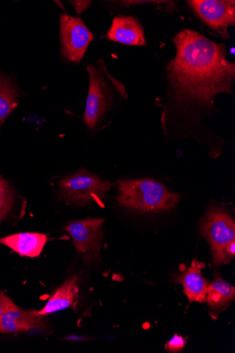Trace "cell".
<instances>
[{"label":"cell","mask_w":235,"mask_h":353,"mask_svg":"<svg viewBox=\"0 0 235 353\" xmlns=\"http://www.w3.org/2000/svg\"><path fill=\"white\" fill-rule=\"evenodd\" d=\"M19 91L12 81L0 75V125L18 105Z\"/></svg>","instance_id":"5bb4252c"},{"label":"cell","mask_w":235,"mask_h":353,"mask_svg":"<svg viewBox=\"0 0 235 353\" xmlns=\"http://www.w3.org/2000/svg\"><path fill=\"white\" fill-rule=\"evenodd\" d=\"M106 38L127 46H147L142 24L136 17L132 16H119L114 18Z\"/></svg>","instance_id":"30bf717a"},{"label":"cell","mask_w":235,"mask_h":353,"mask_svg":"<svg viewBox=\"0 0 235 353\" xmlns=\"http://www.w3.org/2000/svg\"><path fill=\"white\" fill-rule=\"evenodd\" d=\"M234 296V287L218 277L215 282L209 285L206 300L210 307L218 308L229 303Z\"/></svg>","instance_id":"9a60e30c"},{"label":"cell","mask_w":235,"mask_h":353,"mask_svg":"<svg viewBox=\"0 0 235 353\" xmlns=\"http://www.w3.org/2000/svg\"><path fill=\"white\" fill-rule=\"evenodd\" d=\"M186 344L185 339L176 334L170 341L165 343V349L170 352H180L184 349Z\"/></svg>","instance_id":"e0dca14e"},{"label":"cell","mask_w":235,"mask_h":353,"mask_svg":"<svg viewBox=\"0 0 235 353\" xmlns=\"http://www.w3.org/2000/svg\"><path fill=\"white\" fill-rule=\"evenodd\" d=\"M49 239L40 233H20L0 238V244L9 247L21 256L34 259L40 256Z\"/></svg>","instance_id":"7c38bea8"},{"label":"cell","mask_w":235,"mask_h":353,"mask_svg":"<svg viewBox=\"0 0 235 353\" xmlns=\"http://www.w3.org/2000/svg\"><path fill=\"white\" fill-rule=\"evenodd\" d=\"M60 38L63 58L77 63L84 57L94 36L81 18L61 14Z\"/></svg>","instance_id":"8992f818"},{"label":"cell","mask_w":235,"mask_h":353,"mask_svg":"<svg viewBox=\"0 0 235 353\" xmlns=\"http://www.w3.org/2000/svg\"><path fill=\"white\" fill-rule=\"evenodd\" d=\"M172 41L176 55L164 68L162 121L172 113L198 119L215 110L218 94H233L235 63L227 59L225 44L194 30L180 31Z\"/></svg>","instance_id":"6da1fadb"},{"label":"cell","mask_w":235,"mask_h":353,"mask_svg":"<svg viewBox=\"0 0 235 353\" xmlns=\"http://www.w3.org/2000/svg\"><path fill=\"white\" fill-rule=\"evenodd\" d=\"M187 3L201 21L224 39H229L228 29L235 24L234 0H192Z\"/></svg>","instance_id":"ba28073f"},{"label":"cell","mask_w":235,"mask_h":353,"mask_svg":"<svg viewBox=\"0 0 235 353\" xmlns=\"http://www.w3.org/2000/svg\"><path fill=\"white\" fill-rule=\"evenodd\" d=\"M90 77L89 91L84 121L94 130L112 106L116 95L127 99L125 85L110 74L103 59L87 68Z\"/></svg>","instance_id":"7a4b0ae2"},{"label":"cell","mask_w":235,"mask_h":353,"mask_svg":"<svg viewBox=\"0 0 235 353\" xmlns=\"http://www.w3.org/2000/svg\"><path fill=\"white\" fill-rule=\"evenodd\" d=\"M14 201V192L10 183L0 175V223L11 212Z\"/></svg>","instance_id":"2e32d148"},{"label":"cell","mask_w":235,"mask_h":353,"mask_svg":"<svg viewBox=\"0 0 235 353\" xmlns=\"http://www.w3.org/2000/svg\"><path fill=\"white\" fill-rule=\"evenodd\" d=\"M45 316L36 310L19 307L0 316V333L12 334L45 330Z\"/></svg>","instance_id":"9c48e42d"},{"label":"cell","mask_w":235,"mask_h":353,"mask_svg":"<svg viewBox=\"0 0 235 353\" xmlns=\"http://www.w3.org/2000/svg\"><path fill=\"white\" fill-rule=\"evenodd\" d=\"M79 292L78 277L74 275L66 279L57 288L47 304L41 310L39 311V313L45 316L70 307L75 308Z\"/></svg>","instance_id":"4fadbf2b"},{"label":"cell","mask_w":235,"mask_h":353,"mask_svg":"<svg viewBox=\"0 0 235 353\" xmlns=\"http://www.w3.org/2000/svg\"><path fill=\"white\" fill-rule=\"evenodd\" d=\"M59 185L63 200L83 205L93 202L103 205V199L114 184L81 169L63 179Z\"/></svg>","instance_id":"277c9868"},{"label":"cell","mask_w":235,"mask_h":353,"mask_svg":"<svg viewBox=\"0 0 235 353\" xmlns=\"http://www.w3.org/2000/svg\"><path fill=\"white\" fill-rule=\"evenodd\" d=\"M200 231L211 245L213 259L235 241V224L232 217L217 206H210L201 221Z\"/></svg>","instance_id":"52a82bcc"},{"label":"cell","mask_w":235,"mask_h":353,"mask_svg":"<svg viewBox=\"0 0 235 353\" xmlns=\"http://www.w3.org/2000/svg\"><path fill=\"white\" fill-rule=\"evenodd\" d=\"M205 266V264L194 259L184 274L175 276L176 282L183 285V292L190 303L206 301L210 285L201 274V269Z\"/></svg>","instance_id":"8fae6325"},{"label":"cell","mask_w":235,"mask_h":353,"mask_svg":"<svg viewBox=\"0 0 235 353\" xmlns=\"http://www.w3.org/2000/svg\"><path fill=\"white\" fill-rule=\"evenodd\" d=\"M105 221L103 218L74 221L64 229L72 238L74 245L85 264L101 260Z\"/></svg>","instance_id":"5b68a950"},{"label":"cell","mask_w":235,"mask_h":353,"mask_svg":"<svg viewBox=\"0 0 235 353\" xmlns=\"http://www.w3.org/2000/svg\"><path fill=\"white\" fill-rule=\"evenodd\" d=\"M118 183L117 201L126 208L147 212L166 211L180 201L178 194L152 179H122Z\"/></svg>","instance_id":"3957f363"},{"label":"cell","mask_w":235,"mask_h":353,"mask_svg":"<svg viewBox=\"0 0 235 353\" xmlns=\"http://www.w3.org/2000/svg\"><path fill=\"white\" fill-rule=\"evenodd\" d=\"M76 12L81 14L85 10L89 8L91 5L90 1H74L71 2Z\"/></svg>","instance_id":"d6986e66"},{"label":"cell","mask_w":235,"mask_h":353,"mask_svg":"<svg viewBox=\"0 0 235 353\" xmlns=\"http://www.w3.org/2000/svg\"><path fill=\"white\" fill-rule=\"evenodd\" d=\"M19 307L3 292H0V316Z\"/></svg>","instance_id":"ac0fdd59"}]
</instances>
